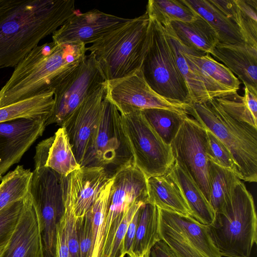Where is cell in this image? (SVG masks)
<instances>
[{"instance_id": "cell-1", "label": "cell", "mask_w": 257, "mask_h": 257, "mask_svg": "<svg viewBox=\"0 0 257 257\" xmlns=\"http://www.w3.org/2000/svg\"><path fill=\"white\" fill-rule=\"evenodd\" d=\"M77 13L74 0H0V69L15 67Z\"/></svg>"}, {"instance_id": "cell-2", "label": "cell", "mask_w": 257, "mask_h": 257, "mask_svg": "<svg viewBox=\"0 0 257 257\" xmlns=\"http://www.w3.org/2000/svg\"><path fill=\"white\" fill-rule=\"evenodd\" d=\"M83 43H57L37 46L15 67L0 89V107L54 91L84 60Z\"/></svg>"}, {"instance_id": "cell-3", "label": "cell", "mask_w": 257, "mask_h": 257, "mask_svg": "<svg viewBox=\"0 0 257 257\" xmlns=\"http://www.w3.org/2000/svg\"><path fill=\"white\" fill-rule=\"evenodd\" d=\"M149 25L150 19L145 12L86 47L94 56L105 81L122 78L141 69L148 47Z\"/></svg>"}, {"instance_id": "cell-4", "label": "cell", "mask_w": 257, "mask_h": 257, "mask_svg": "<svg viewBox=\"0 0 257 257\" xmlns=\"http://www.w3.org/2000/svg\"><path fill=\"white\" fill-rule=\"evenodd\" d=\"M189 115L214 134L229 150L240 180L257 181V128L228 114L214 98L192 103Z\"/></svg>"}, {"instance_id": "cell-5", "label": "cell", "mask_w": 257, "mask_h": 257, "mask_svg": "<svg viewBox=\"0 0 257 257\" xmlns=\"http://www.w3.org/2000/svg\"><path fill=\"white\" fill-rule=\"evenodd\" d=\"M207 227L221 256H250L257 241V218L253 197L241 180Z\"/></svg>"}, {"instance_id": "cell-6", "label": "cell", "mask_w": 257, "mask_h": 257, "mask_svg": "<svg viewBox=\"0 0 257 257\" xmlns=\"http://www.w3.org/2000/svg\"><path fill=\"white\" fill-rule=\"evenodd\" d=\"M141 69L149 85L158 94L171 101L192 103L166 30L150 19L148 47Z\"/></svg>"}, {"instance_id": "cell-7", "label": "cell", "mask_w": 257, "mask_h": 257, "mask_svg": "<svg viewBox=\"0 0 257 257\" xmlns=\"http://www.w3.org/2000/svg\"><path fill=\"white\" fill-rule=\"evenodd\" d=\"M133 163L120 114L104 96L100 118L81 167L102 168L111 178Z\"/></svg>"}, {"instance_id": "cell-8", "label": "cell", "mask_w": 257, "mask_h": 257, "mask_svg": "<svg viewBox=\"0 0 257 257\" xmlns=\"http://www.w3.org/2000/svg\"><path fill=\"white\" fill-rule=\"evenodd\" d=\"M120 115L134 165L147 179L162 175L169 171L175 162L170 145L155 132L142 111Z\"/></svg>"}, {"instance_id": "cell-9", "label": "cell", "mask_w": 257, "mask_h": 257, "mask_svg": "<svg viewBox=\"0 0 257 257\" xmlns=\"http://www.w3.org/2000/svg\"><path fill=\"white\" fill-rule=\"evenodd\" d=\"M63 176L45 166H35L29 192L41 224L45 257H55L57 225L64 212Z\"/></svg>"}, {"instance_id": "cell-10", "label": "cell", "mask_w": 257, "mask_h": 257, "mask_svg": "<svg viewBox=\"0 0 257 257\" xmlns=\"http://www.w3.org/2000/svg\"><path fill=\"white\" fill-rule=\"evenodd\" d=\"M160 209V229L178 257H222L207 227L191 216Z\"/></svg>"}, {"instance_id": "cell-11", "label": "cell", "mask_w": 257, "mask_h": 257, "mask_svg": "<svg viewBox=\"0 0 257 257\" xmlns=\"http://www.w3.org/2000/svg\"><path fill=\"white\" fill-rule=\"evenodd\" d=\"M147 179L134 163L113 176L100 257H108L116 230L136 202H148Z\"/></svg>"}, {"instance_id": "cell-12", "label": "cell", "mask_w": 257, "mask_h": 257, "mask_svg": "<svg viewBox=\"0 0 257 257\" xmlns=\"http://www.w3.org/2000/svg\"><path fill=\"white\" fill-rule=\"evenodd\" d=\"M104 81L93 55H86L83 61L54 90V106L46 122V126L54 123L61 127L83 100Z\"/></svg>"}, {"instance_id": "cell-13", "label": "cell", "mask_w": 257, "mask_h": 257, "mask_svg": "<svg viewBox=\"0 0 257 257\" xmlns=\"http://www.w3.org/2000/svg\"><path fill=\"white\" fill-rule=\"evenodd\" d=\"M105 97L120 114L150 108H160L188 114L190 104L165 98L146 81L141 69L127 76L104 81Z\"/></svg>"}, {"instance_id": "cell-14", "label": "cell", "mask_w": 257, "mask_h": 257, "mask_svg": "<svg viewBox=\"0 0 257 257\" xmlns=\"http://www.w3.org/2000/svg\"><path fill=\"white\" fill-rule=\"evenodd\" d=\"M170 145L175 161L187 170L208 201L206 130L188 115Z\"/></svg>"}, {"instance_id": "cell-15", "label": "cell", "mask_w": 257, "mask_h": 257, "mask_svg": "<svg viewBox=\"0 0 257 257\" xmlns=\"http://www.w3.org/2000/svg\"><path fill=\"white\" fill-rule=\"evenodd\" d=\"M105 94L104 82L88 95L62 125L80 166L98 124Z\"/></svg>"}, {"instance_id": "cell-16", "label": "cell", "mask_w": 257, "mask_h": 257, "mask_svg": "<svg viewBox=\"0 0 257 257\" xmlns=\"http://www.w3.org/2000/svg\"><path fill=\"white\" fill-rule=\"evenodd\" d=\"M46 120L19 118L0 123V175L19 162L45 131Z\"/></svg>"}, {"instance_id": "cell-17", "label": "cell", "mask_w": 257, "mask_h": 257, "mask_svg": "<svg viewBox=\"0 0 257 257\" xmlns=\"http://www.w3.org/2000/svg\"><path fill=\"white\" fill-rule=\"evenodd\" d=\"M130 19L108 14L97 9L84 13L77 12L70 17L52 34L57 43H78L85 45L93 43L105 34Z\"/></svg>"}, {"instance_id": "cell-18", "label": "cell", "mask_w": 257, "mask_h": 257, "mask_svg": "<svg viewBox=\"0 0 257 257\" xmlns=\"http://www.w3.org/2000/svg\"><path fill=\"white\" fill-rule=\"evenodd\" d=\"M0 257H45L41 224L29 191L18 223Z\"/></svg>"}, {"instance_id": "cell-19", "label": "cell", "mask_w": 257, "mask_h": 257, "mask_svg": "<svg viewBox=\"0 0 257 257\" xmlns=\"http://www.w3.org/2000/svg\"><path fill=\"white\" fill-rule=\"evenodd\" d=\"M211 55L237 75L244 86L257 90V47L246 42L239 44L219 42Z\"/></svg>"}, {"instance_id": "cell-20", "label": "cell", "mask_w": 257, "mask_h": 257, "mask_svg": "<svg viewBox=\"0 0 257 257\" xmlns=\"http://www.w3.org/2000/svg\"><path fill=\"white\" fill-rule=\"evenodd\" d=\"M76 218L84 215L92 207L109 176L101 167H81L71 174Z\"/></svg>"}, {"instance_id": "cell-21", "label": "cell", "mask_w": 257, "mask_h": 257, "mask_svg": "<svg viewBox=\"0 0 257 257\" xmlns=\"http://www.w3.org/2000/svg\"><path fill=\"white\" fill-rule=\"evenodd\" d=\"M148 202L159 209L191 216V211L171 168L165 174L147 180Z\"/></svg>"}, {"instance_id": "cell-22", "label": "cell", "mask_w": 257, "mask_h": 257, "mask_svg": "<svg viewBox=\"0 0 257 257\" xmlns=\"http://www.w3.org/2000/svg\"><path fill=\"white\" fill-rule=\"evenodd\" d=\"M238 28L245 42L257 47V0H209Z\"/></svg>"}, {"instance_id": "cell-23", "label": "cell", "mask_w": 257, "mask_h": 257, "mask_svg": "<svg viewBox=\"0 0 257 257\" xmlns=\"http://www.w3.org/2000/svg\"><path fill=\"white\" fill-rule=\"evenodd\" d=\"M169 26L179 41L192 50L210 55L219 43L215 31L199 16L191 22H173Z\"/></svg>"}, {"instance_id": "cell-24", "label": "cell", "mask_w": 257, "mask_h": 257, "mask_svg": "<svg viewBox=\"0 0 257 257\" xmlns=\"http://www.w3.org/2000/svg\"><path fill=\"white\" fill-rule=\"evenodd\" d=\"M171 170L183 192L191 211V216L200 223L208 225L215 212L203 193L187 170L175 161Z\"/></svg>"}, {"instance_id": "cell-25", "label": "cell", "mask_w": 257, "mask_h": 257, "mask_svg": "<svg viewBox=\"0 0 257 257\" xmlns=\"http://www.w3.org/2000/svg\"><path fill=\"white\" fill-rule=\"evenodd\" d=\"M215 31L219 42L239 44L245 42L237 26L209 0H182Z\"/></svg>"}, {"instance_id": "cell-26", "label": "cell", "mask_w": 257, "mask_h": 257, "mask_svg": "<svg viewBox=\"0 0 257 257\" xmlns=\"http://www.w3.org/2000/svg\"><path fill=\"white\" fill-rule=\"evenodd\" d=\"M161 239L160 209L150 203H144L140 208L133 245V257H149L152 247Z\"/></svg>"}, {"instance_id": "cell-27", "label": "cell", "mask_w": 257, "mask_h": 257, "mask_svg": "<svg viewBox=\"0 0 257 257\" xmlns=\"http://www.w3.org/2000/svg\"><path fill=\"white\" fill-rule=\"evenodd\" d=\"M54 91L0 107V123L19 118L47 120L54 106Z\"/></svg>"}, {"instance_id": "cell-28", "label": "cell", "mask_w": 257, "mask_h": 257, "mask_svg": "<svg viewBox=\"0 0 257 257\" xmlns=\"http://www.w3.org/2000/svg\"><path fill=\"white\" fill-rule=\"evenodd\" d=\"M208 167V201L216 212L229 199L234 185L240 179L234 172L210 160Z\"/></svg>"}, {"instance_id": "cell-29", "label": "cell", "mask_w": 257, "mask_h": 257, "mask_svg": "<svg viewBox=\"0 0 257 257\" xmlns=\"http://www.w3.org/2000/svg\"><path fill=\"white\" fill-rule=\"evenodd\" d=\"M244 95L237 92L215 98L230 116L257 128V90L244 86Z\"/></svg>"}, {"instance_id": "cell-30", "label": "cell", "mask_w": 257, "mask_h": 257, "mask_svg": "<svg viewBox=\"0 0 257 257\" xmlns=\"http://www.w3.org/2000/svg\"><path fill=\"white\" fill-rule=\"evenodd\" d=\"M146 12L149 19L164 27L169 26L173 22H191L199 18L182 0H149Z\"/></svg>"}, {"instance_id": "cell-31", "label": "cell", "mask_w": 257, "mask_h": 257, "mask_svg": "<svg viewBox=\"0 0 257 257\" xmlns=\"http://www.w3.org/2000/svg\"><path fill=\"white\" fill-rule=\"evenodd\" d=\"M181 46L183 54L186 58L222 86L237 92L240 81L225 65L215 60L208 53L192 50L182 43Z\"/></svg>"}, {"instance_id": "cell-32", "label": "cell", "mask_w": 257, "mask_h": 257, "mask_svg": "<svg viewBox=\"0 0 257 257\" xmlns=\"http://www.w3.org/2000/svg\"><path fill=\"white\" fill-rule=\"evenodd\" d=\"M164 27L168 36L179 69L189 91L192 103H202L212 99L200 77L185 59L182 52L181 43L170 26Z\"/></svg>"}, {"instance_id": "cell-33", "label": "cell", "mask_w": 257, "mask_h": 257, "mask_svg": "<svg viewBox=\"0 0 257 257\" xmlns=\"http://www.w3.org/2000/svg\"><path fill=\"white\" fill-rule=\"evenodd\" d=\"M45 166L63 176L80 168L63 127H60L54 134Z\"/></svg>"}, {"instance_id": "cell-34", "label": "cell", "mask_w": 257, "mask_h": 257, "mask_svg": "<svg viewBox=\"0 0 257 257\" xmlns=\"http://www.w3.org/2000/svg\"><path fill=\"white\" fill-rule=\"evenodd\" d=\"M113 177L104 184L89 209L91 215L92 253L91 257H100L103 246L105 219L109 204Z\"/></svg>"}, {"instance_id": "cell-35", "label": "cell", "mask_w": 257, "mask_h": 257, "mask_svg": "<svg viewBox=\"0 0 257 257\" xmlns=\"http://www.w3.org/2000/svg\"><path fill=\"white\" fill-rule=\"evenodd\" d=\"M32 172L23 166H18L2 177L0 183V211L9 204L26 196Z\"/></svg>"}, {"instance_id": "cell-36", "label": "cell", "mask_w": 257, "mask_h": 257, "mask_svg": "<svg viewBox=\"0 0 257 257\" xmlns=\"http://www.w3.org/2000/svg\"><path fill=\"white\" fill-rule=\"evenodd\" d=\"M146 119L163 141L170 145L189 115L172 110L150 108L142 110Z\"/></svg>"}, {"instance_id": "cell-37", "label": "cell", "mask_w": 257, "mask_h": 257, "mask_svg": "<svg viewBox=\"0 0 257 257\" xmlns=\"http://www.w3.org/2000/svg\"><path fill=\"white\" fill-rule=\"evenodd\" d=\"M23 205L24 199L11 203L0 211V254L11 237Z\"/></svg>"}, {"instance_id": "cell-38", "label": "cell", "mask_w": 257, "mask_h": 257, "mask_svg": "<svg viewBox=\"0 0 257 257\" xmlns=\"http://www.w3.org/2000/svg\"><path fill=\"white\" fill-rule=\"evenodd\" d=\"M206 131L208 160L234 172L238 176L237 167L229 150L214 134L207 130Z\"/></svg>"}, {"instance_id": "cell-39", "label": "cell", "mask_w": 257, "mask_h": 257, "mask_svg": "<svg viewBox=\"0 0 257 257\" xmlns=\"http://www.w3.org/2000/svg\"><path fill=\"white\" fill-rule=\"evenodd\" d=\"M76 230L80 257H91L92 232L91 215L89 210L84 215L76 218Z\"/></svg>"}, {"instance_id": "cell-40", "label": "cell", "mask_w": 257, "mask_h": 257, "mask_svg": "<svg viewBox=\"0 0 257 257\" xmlns=\"http://www.w3.org/2000/svg\"><path fill=\"white\" fill-rule=\"evenodd\" d=\"M145 203L143 201L136 202L130 208L116 230L108 257L125 256L123 249L124 239L128 224L136 212Z\"/></svg>"}, {"instance_id": "cell-41", "label": "cell", "mask_w": 257, "mask_h": 257, "mask_svg": "<svg viewBox=\"0 0 257 257\" xmlns=\"http://www.w3.org/2000/svg\"><path fill=\"white\" fill-rule=\"evenodd\" d=\"M55 257H70L64 214L57 227Z\"/></svg>"}, {"instance_id": "cell-42", "label": "cell", "mask_w": 257, "mask_h": 257, "mask_svg": "<svg viewBox=\"0 0 257 257\" xmlns=\"http://www.w3.org/2000/svg\"><path fill=\"white\" fill-rule=\"evenodd\" d=\"M140 208L136 212L130 221L124 239V254L125 255H127V257L133 256L132 249L139 221Z\"/></svg>"}, {"instance_id": "cell-43", "label": "cell", "mask_w": 257, "mask_h": 257, "mask_svg": "<svg viewBox=\"0 0 257 257\" xmlns=\"http://www.w3.org/2000/svg\"><path fill=\"white\" fill-rule=\"evenodd\" d=\"M149 257H178L163 239L157 241L151 249Z\"/></svg>"}, {"instance_id": "cell-44", "label": "cell", "mask_w": 257, "mask_h": 257, "mask_svg": "<svg viewBox=\"0 0 257 257\" xmlns=\"http://www.w3.org/2000/svg\"><path fill=\"white\" fill-rule=\"evenodd\" d=\"M0 178H2V176L1 175H0Z\"/></svg>"}, {"instance_id": "cell-45", "label": "cell", "mask_w": 257, "mask_h": 257, "mask_svg": "<svg viewBox=\"0 0 257 257\" xmlns=\"http://www.w3.org/2000/svg\"><path fill=\"white\" fill-rule=\"evenodd\" d=\"M1 179H1V178H0V180H1Z\"/></svg>"}]
</instances>
